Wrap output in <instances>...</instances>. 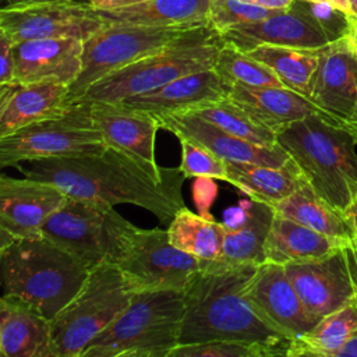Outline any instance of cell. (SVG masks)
I'll use <instances>...</instances> for the list:
<instances>
[{"label": "cell", "instance_id": "10", "mask_svg": "<svg viewBox=\"0 0 357 357\" xmlns=\"http://www.w3.org/2000/svg\"><path fill=\"white\" fill-rule=\"evenodd\" d=\"M194 26H151L105 21L102 28L84 40L82 67L70 85V103L77 102L102 77L165 47Z\"/></svg>", "mask_w": 357, "mask_h": 357}, {"label": "cell", "instance_id": "25", "mask_svg": "<svg viewBox=\"0 0 357 357\" xmlns=\"http://www.w3.org/2000/svg\"><path fill=\"white\" fill-rule=\"evenodd\" d=\"M272 208L275 213L296 220L344 245H357L354 229L344 211L322 198L308 181Z\"/></svg>", "mask_w": 357, "mask_h": 357}, {"label": "cell", "instance_id": "41", "mask_svg": "<svg viewBox=\"0 0 357 357\" xmlns=\"http://www.w3.org/2000/svg\"><path fill=\"white\" fill-rule=\"evenodd\" d=\"M335 357H357V329L347 337L343 346L336 351Z\"/></svg>", "mask_w": 357, "mask_h": 357}, {"label": "cell", "instance_id": "39", "mask_svg": "<svg viewBox=\"0 0 357 357\" xmlns=\"http://www.w3.org/2000/svg\"><path fill=\"white\" fill-rule=\"evenodd\" d=\"M14 43L0 32V84L14 81Z\"/></svg>", "mask_w": 357, "mask_h": 357}, {"label": "cell", "instance_id": "33", "mask_svg": "<svg viewBox=\"0 0 357 357\" xmlns=\"http://www.w3.org/2000/svg\"><path fill=\"white\" fill-rule=\"evenodd\" d=\"M185 113H192L215 124L216 127L225 130L226 132H230L250 142L259 144L264 146L279 145L276 134L272 130L255 121L250 114H247L240 106L231 102L227 96L218 102L205 105L202 107H198L192 112H185Z\"/></svg>", "mask_w": 357, "mask_h": 357}, {"label": "cell", "instance_id": "18", "mask_svg": "<svg viewBox=\"0 0 357 357\" xmlns=\"http://www.w3.org/2000/svg\"><path fill=\"white\" fill-rule=\"evenodd\" d=\"M92 119L106 146L158 167L155 137L160 128L155 116L121 102H88Z\"/></svg>", "mask_w": 357, "mask_h": 357}, {"label": "cell", "instance_id": "24", "mask_svg": "<svg viewBox=\"0 0 357 357\" xmlns=\"http://www.w3.org/2000/svg\"><path fill=\"white\" fill-rule=\"evenodd\" d=\"M227 98L255 121L275 134L289 124L321 110L304 95L284 86H245L233 84Z\"/></svg>", "mask_w": 357, "mask_h": 357}, {"label": "cell", "instance_id": "6", "mask_svg": "<svg viewBox=\"0 0 357 357\" xmlns=\"http://www.w3.org/2000/svg\"><path fill=\"white\" fill-rule=\"evenodd\" d=\"M222 45V33L211 22L194 26L165 47L102 77L77 102H121L185 74L213 68Z\"/></svg>", "mask_w": 357, "mask_h": 357}, {"label": "cell", "instance_id": "44", "mask_svg": "<svg viewBox=\"0 0 357 357\" xmlns=\"http://www.w3.org/2000/svg\"><path fill=\"white\" fill-rule=\"evenodd\" d=\"M344 213L346 216L349 218L353 229H354V233H356V237H357V198H354L344 209Z\"/></svg>", "mask_w": 357, "mask_h": 357}, {"label": "cell", "instance_id": "36", "mask_svg": "<svg viewBox=\"0 0 357 357\" xmlns=\"http://www.w3.org/2000/svg\"><path fill=\"white\" fill-rule=\"evenodd\" d=\"M280 11L283 10L266 8L247 0H211L209 22L223 33L236 25L259 21Z\"/></svg>", "mask_w": 357, "mask_h": 357}, {"label": "cell", "instance_id": "45", "mask_svg": "<svg viewBox=\"0 0 357 357\" xmlns=\"http://www.w3.org/2000/svg\"><path fill=\"white\" fill-rule=\"evenodd\" d=\"M329 1L333 7H336L337 10L343 11L344 14L350 15V4H349V0H326Z\"/></svg>", "mask_w": 357, "mask_h": 357}, {"label": "cell", "instance_id": "14", "mask_svg": "<svg viewBox=\"0 0 357 357\" xmlns=\"http://www.w3.org/2000/svg\"><path fill=\"white\" fill-rule=\"evenodd\" d=\"M244 294L257 314L290 340L318 322L304 308L284 265L268 261L258 265L244 286Z\"/></svg>", "mask_w": 357, "mask_h": 357}, {"label": "cell", "instance_id": "23", "mask_svg": "<svg viewBox=\"0 0 357 357\" xmlns=\"http://www.w3.org/2000/svg\"><path fill=\"white\" fill-rule=\"evenodd\" d=\"M0 354L3 357H53L50 319L26 303L3 294Z\"/></svg>", "mask_w": 357, "mask_h": 357}, {"label": "cell", "instance_id": "17", "mask_svg": "<svg viewBox=\"0 0 357 357\" xmlns=\"http://www.w3.org/2000/svg\"><path fill=\"white\" fill-rule=\"evenodd\" d=\"M222 39L243 52H248L259 45L319 49L331 43L322 28L293 3L290 8L272 17L240 24L225 31Z\"/></svg>", "mask_w": 357, "mask_h": 357}, {"label": "cell", "instance_id": "1", "mask_svg": "<svg viewBox=\"0 0 357 357\" xmlns=\"http://www.w3.org/2000/svg\"><path fill=\"white\" fill-rule=\"evenodd\" d=\"M29 178L52 183L66 195L106 208L131 204L170 223L184 205V176L178 167H153L106 146L100 153L79 158H50L17 166Z\"/></svg>", "mask_w": 357, "mask_h": 357}, {"label": "cell", "instance_id": "5", "mask_svg": "<svg viewBox=\"0 0 357 357\" xmlns=\"http://www.w3.org/2000/svg\"><path fill=\"white\" fill-rule=\"evenodd\" d=\"M276 138L329 204L344 211L357 198L356 142L346 130L314 113L282 128Z\"/></svg>", "mask_w": 357, "mask_h": 357}, {"label": "cell", "instance_id": "47", "mask_svg": "<svg viewBox=\"0 0 357 357\" xmlns=\"http://www.w3.org/2000/svg\"><path fill=\"white\" fill-rule=\"evenodd\" d=\"M349 40H350V45H351L354 53L357 54V21H353V24H351V29H350V33H349Z\"/></svg>", "mask_w": 357, "mask_h": 357}, {"label": "cell", "instance_id": "43", "mask_svg": "<svg viewBox=\"0 0 357 357\" xmlns=\"http://www.w3.org/2000/svg\"><path fill=\"white\" fill-rule=\"evenodd\" d=\"M247 1L266 7V8H276V10H287L293 3V0H247Z\"/></svg>", "mask_w": 357, "mask_h": 357}, {"label": "cell", "instance_id": "11", "mask_svg": "<svg viewBox=\"0 0 357 357\" xmlns=\"http://www.w3.org/2000/svg\"><path fill=\"white\" fill-rule=\"evenodd\" d=\"M103 25L98 11L82 1L7 4L0 11V32L13 43L59 38L85 40Z\"/></svg>", "mask_w": 357, "mask_h": 357}, {"label": "cell", "instance_id": "29", "mask_svg": "<svg viewBox=\"0 0 357 357\" xmlns=\"http://www.w3.org/2000/svg\"><path fill=\"white\" fill-rule=\"evenodd\" d=\"M211 0H145L116 10L98 11L106 22L151 26H194L209 22Z\"/></svg>", "mask_w": 357, "mask_h": 357}, {"label": "cell", "instance_id": "37", "mask_svg": "<svg viewBox=\"0 0 357 357\" xmlns=\"http://www.w3.org/2000/svg\"><path fill=\"white\" fill-rule=\"evenodd\" d=\"M169 357H272L261 346L243 340H208L191 344H178Z\"/></svg>", "mask_w": 357, "mask_h": 357}, {"label": "cell", "instance_id": "3", "mask_svg": "<svg viewBox=\"0 0 357 357\" xmlns=\"http://www.w3.org/2000/svg\"><path fill=\"white\" fill-rule=\"evenodd\" d=\"M3 294L53 319L77 294L89 269L43 234L0 241Z\"/></svg>", "mask_w": 357, "mask_h": 357}, {"label": "cell", "instance_id": "40", "mask_svg": "<svg viewBox=\"0 0 357 357\" xmlns=\"http://www.w3.org/2000/svg\"><path fill=\"white\" fill-rule=\"evenodd\" d=\"M145 0H88L89 6L96 11H106V10H116L121 7L134 6L142 3Z\"/></svg>", "mask_w": 357, "mask_h": 357}, {"label": "cell", "instance_id": "32", "mask_svg": "<svg viewBox=\"0 0 357 357\" xmlns=\"http://www.w3.org/2000/svg\"><path fill=\"white\" fill-rule=\"evenodd\" d=\"M357 329V305L353 303L321 318L310 331L291 340L287 357H335Z\"/></svg>", "mask_w": 357, "mask_h": 357}, {"label": "cell", "instance_id": "16", "mask_svg": "<svg viewBox=\"0 0 357 357\" xmlns=\"http://www.w3.org/2000/svg\"><path fill=\"white\" fill-rule=\"evenodd\" d=\"M356 53L349 36L319 49V64L312 78L310 100L322 116L342 127L357 105Z\"/></svg>", "mask_w": 357, "mask_h": 357}, {"label": "cell", "instance_id": "7", "mask_svg": "<svg viewBox=\"0 0 357 357\" xmlns=\"http://www.w3.org/2000/svg\"><path fill=\"white\" fill-rule=\"evenodd\" d=\"M183 317L184 291H137L82 357H169L178 346Z\"/></svg>", "mask_w": 357, "mask_h": 357}, {"label": "cell", "instance_id": "42", "mask_svg": "<svg viewBox=\"0 0 357 357\" xmlns=\"http://www.w3.org/2000/svg\"><path fill=\"white\" fill-rule=\"evenodd\" d=\"M354 66H356V77H357V54H356V60H354ZM343 130H346L351 138L354 139L356 145H357V105H356V109L353 112V114L350 116V119L342 126Z\"/></svg>", "mask_w": 357, "mask_h": 357}, {"label": "cell", "instance_id": "15", "mask_svg": "<svg viewBox=\"0 0 357 357\" xmlns=\"http://www.w3.org/2000/svg\"><path fill=\"white\" fill-rule=\"evenodd\" d=\"M57 185L36 178L0 177V238L42 236L46 219L66 199ZM0 240V241H1Z\"/></svg>", "mask_w": 357, "mask_h": 357}, {"label": "cell", "instance_id": "27", "mask_svg": "<svg viewBox=\"0 0 357 357\" xmlns=\"http://www.w3.org/2000/svg\"><path fill=\"white\" fill-rule=\"evenodd\" d=\"M340 247L346 245L296 220L275 213L265 241V257L268 262L286 265L319 258Z\"/></svg>", "mask_w": 357, "mask_h": 357}, {"label": "cell", "instance_id": "20", "mask_svg": "<svg viewBox=\"0 0 357 357\" xmlns=\"http://www.w3.org/2000/svg\"><path fill=\"white\" fill-rule=\"evenodd\" d=\"M158 121L160 128L170 131L176 137L184 135L192 138L225 160L282 166L290 159L289 153L280 145L264 146L250 142L226 132L225 130L192 113L169 114L159 117Z\"/></svg>", "mask_w": 357, "mask_h": 357}, {"label": "cell", "instance_id": "9", "mask_svg": "<svg viewBox=\"0 0 357 357\" xmlns=\"http://www.w3.org/2000/svg\"><path fill=\"white\" fill-rule=\"evenodd\" d=\"M105 149L91 103L75 102L60 116L32 123L0 138V167L50 158H79Z\"/></svg>", "mask_w": 357, "mask_h": 357}, {"label": "cell", "instance_id": "48", "mask_svg": "<svg viewBox=\"0 0 357 357\" xmlns=\"http://www.w3.org/2000/svg\"><path fill=\"white\" fill-rule=\"evenodd\" d=\"M353 257H354V275H356V296H354V304L357 305V245L353 247Z\"/></svg>", "mask_w": 357, "mask_h": 357}, {"label": "cell", "instance_id": "13", "mask_svg": "<svg viewBox=\"0 0 357 357\" xmlns=\"http://www.w3.org/2000/svg\"><path fill=\"white\" fill-rule=\"evenodd\" d=\"M110 209L67 195L46 219L42 234L91 271L106 259L105 219Z\"/></svg>", "mask_w": 357, "mask_h": 357}, {"label": "cell", "instance_id": "31", "mask_svg": "<svg viewBox=\"0 0 357 357\" xmlns=\"http://www.w3.org/2000/svg\"><path fill=\"white\" fill-rule=\"evenodd\" d=\"M319 49L259 45L247 53L268 66L286 88L310 98L312 78L319 64Z\"/></svg>", "mask_w": 357, "mask_h": 357}, {"label": "cell", "instance_id": "38", "mask_svg": "<svg viewBox=\"0 0 357 357\" xmlns=\"http://www.w3.org/2000/svg\"><path fill=\"white\" fill-rule=\"evenodd\" d=\"M293 4L307 13L326 33L331 42L349 36L353 20L326 0H293Z\"/></svg>", "mask_w": 357, "mask_h": 357}, {"label": "cell", "instance_id": "12", "mask_svg": "<svg viewBox=\"0 0 357 357\" xmlns=\"http://www.w3.org/2000/svg\"><path fill=\"white\" fill-rule=\"evenodd\" d=\"M353 247H340L319 258L284 265L304 308L315 321L354 301Z\"/></svg>", "mask_w": 357, "mask_h": 357}, {"label": "cell", "instance_id": "35", "mask_svg": "<svg viewBox=\"0 0 357 357\" xmlns=\"http://www.w3.org/2000/svg\"><path fill=\"white\" fill-rule=\"evenodd\" d=\"M181 145V165L180 170L185 178H216L227 181L226 160L212 152L201 142L177 135Z\"/></svg>", "mask_w": 357, "mask_h": 357}, {"label": "cell", "instance_id": "4", "mask_svg": "<svg viewBox=\"0 0 357 357\" xmlns=\"http://www.w3.org/2000/svg\"><path fill=\"white\" fill-rule=\"evenodd\" d=\"M106 259L123 273L130 289L137 291H185L199 259L176 248L163 229H141L113 208L105 219Z\"/></svg>", "mask_w": 357, "mask_h": 357}, {"label": "cell", "instance_id": "30", "mask_svg": "<svg viewBox=\"0 0 357 357\" xmlns=\"http://www.w3.org/2000/svg\"><path fill=\"white\" fill-rule=\"evenodd\" d=\"M170 243L201 261H213L220 257L226 234V225L204 218L183 206L170 220Z\"/></svg>", "mask_w": 357, "mask_h": 357}, {"label": "cell", "instance_id": "34", "mask_svg": "<svg viewBox=\"0 0 357 357\" xmlns=\"http://www.w3.org/2000/svg\"><path fill=\"white\" fill-rule=\"evenodd\" d=\"M213 68L227 85L241 84L255 88L284 86L268 66L226 42H223L219 50Z\"/></svg>", "mask_w": 357, "mask_h": 357}, {"label": "cell", "instance_id": "28", "mask_svg": "<svg viewBox=\"0 0 357 357\" xmlns=\"http://www.w3.org/2000/svg\"><path fill=\"white\" fill-rule=\"evenodd\" d=\"M275 216L271 205L251 199L243 220L226 225L222 252L218 259L227 265H261L266 262L265 241Z\"/></svg>", "mask_w": 357, "mask_h": 357}, {"label": "cell", "instance_id": "2", "mask_svg": "<svg viewBox=\"0 0 357 357\" xmlns=\"http://www.w3.org/2000/svg\"><path fill=\"white\" fill-rule=\"evenodd\" d=\"M257 266L199 259V271L184 291L178 344L243 340L266 347L272 357L287 356L291 340L269 326L244 294Z\"/></svg>", "mask_w": 357, "mask_h": 357}, {"label": "cell", "instance_id": "19", "mask_svg": "<svg viewBox=\"0 0 357 357\" xmlns=\"http://www.w3.org/2000/svg\"><path fill=\"white\" fill-rule=\"evenodd\" d=\"M82 50L84 40L74 38L14 43V81L71 85L81 73Z\"/></svg>", "mask_w": 357, "mask_h": 357}, {"label": "cell", "instance_id": "26", "mask_svg": "<svg viewBox=\"0 0 357 357\" xmlns=\"http://www.w3.org/2000/svg\"><path fill=\"white\" fill-rule=\"evenodd\" d=\"M227 183L250 199L275 205L297 191L307 180L290 158L282 166H266L248 162L226 160Z\"/></svg>", "mask_w": 357, "mask_h": 357}, {"label": "cell", "instance_id": "49", "mask_svg": "<svg viewBox=\"0 0 357 357\" xmlns=\"http://www.w3.org/2000/svg\"><path fill=\"white\" fill-rule=\"evenodd\" d=\"M350 4V17L353 21H357V0H349Z\"/></svg>", "mask_w": 357, "mask_h": 357}, {"label": "cell", "instance_id": "21", "mask_svg": "<svg viewBox=\"0 0 357 357\" xmlns=\"http://www.w3.org/2000/svg\"><path fill=\"white\" fill-rule=\"evenodd\" d=\"M70 85L60 82L0 84V138L63 114L70 107Z\"/></svg>", "mask_w": 357, "mask_h": 357}, {"label": "cell", "instance_id": "8", "mask_svg": "<svg viewBox=\"0 0 357 357\" xmlns=\"http://www.w3.org/2000/svg\"><path fill=\"white\" fill-rule=\"evenodd\" d=\"M132 296L109 259L91 269L77 294L50 321L53 357H82L89 342L127 308Z\"/></svg>", "mask_w": 357, "mask_h": 357}, {"label": "cell", "instance_id": "46", "mask_svg": "<svg viewBox=\"0 0 357 357\" xmlns=\"http://www.w3.org/2000/svg\"><path fill=\"white\" fill-rule=\"evenodd\" d=\"M4 1L7 4H28V3H40V1H82V3H88V0H4Z\"/></svg>", "mask_w": 357, "mask_h": 357}, {"label": "cell", "instance_id": "22", "mask_svg": "<svg viewBox=\"0 0 357 357\" xmlns=\"http://www.w3.org/2000/svg\"><path fill=\"white\" fill-rule=\"evenodd\" d=\"M229 88L230 85L222 79L215 68H208L178 77L155 91L127 98L121 103L159 119L192 112L218 102L227 96Z\"/></svg>", "mask_w": 357, "mask_h": 357}]
</instances>
